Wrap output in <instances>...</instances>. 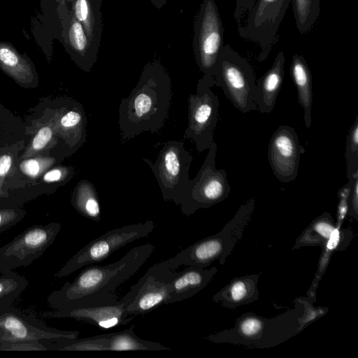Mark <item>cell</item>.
<instances>
[{
    "label": "cell",
    "mask_w": 358,
    "mask_h": 358,
    "mask_svg": "<svg viewBox=\"0 0 358 358\" xmlns=\"http://www.w3.org/2000/svg\"><path fill=\"white\" fill-rule=\"evenodd\" d=\"M155 246L146 243L130 250L118 261L104 265H88L72 282L53 291L47 302L53 309L109 305L119 301L117 288L145 263Z\"/></svg>",
    "instance_id": "obj_1"
},
{
    "label": "cell",
    "mask_w": 358,
    "mask_h": 358,
    "mask_svg": "<svg viewBox=\"0 0 358 358\" xmlns=\"http://www.w3.org/2000/svg\"><path fill=\"white\" fill-rule=\"evenodd\" d=\"M171 99L169 74L158 61L148 63L130 94L120 101L121 141L126 142L143 132H158L166 121Z\"/></svg>",
    "instance_id": "obj_2"
},
{
    "label": "cell",
    "mask_w": 358,
    "mask_h": 358,
    "mask_svg": "<svg viewBox=\"0 0 358 358\" xmlns=\"http://www.w3.org/2000/svg\"><path fill=\"white\" fill-rule=\"evenodd\" d=\"M255 205V199L250 198L239 207L220 231L199 240L174 257L153 265L147 272L162 279L180 266L207 268L215 261L224 264L251 221Z\"/></svg>",
    "instance_id": "obj_3"
},
{
    "label": "cell",
    "mask_w": 358,
    "mask_h": 358,
    "mask_svg": "<svg viewBox=\"0 0 358 358\" xmlns=\"http://www.w3.org/2000/svg\"><path fill=\"white\" fill-rule=\"evenodd\" d=\"M301 305L275 318H265L253 313L239 317L234 327L208 336L213 343H229L255 348L273 347L298 334L306 324Z\"/></svg>",
    "instance_id": "obj_4"
},
{
    "label": "cell",
    "mask_w": 358,
    "mask_h": 358,
    "mask_svg": "<svg viewBox=\"0 0 358 358\" xmlns=\"http://www.w3.org/2000/svg\"><path fill=\"white\" fill-rule=\"evenodd\" d=\"M79 334L48 327L12 306L0 308V350H48V341L75 339Z\"/></svg>",
    "instance_id": "obj_5"
},
{
    "label": "cell",
    "mask_w": 358,
    "mask_h": 358,
    "mask_svg": "<svg viewBox=\"0 0 358 358\" xmlns=\"http://www.w3.org/2000/svg\"><path fill=\"white\" fill-rule=\"evenodd\" d=\"M192 159L193 157L181 141L165 142L155 162L143 159L152 170L163 199L172 201L180 207L186 201L191 189L189 171Z\"/></svg>",
    "instance_id": "obj_6"
},
{
    "label": "cell",
    "mask_w": 358,
    "mask_h": 358,
    "mask_svg": "<svg viewBox=\"0 0 358 358\" xmlns=\"http://www.w3.org/2000/svg\"><path fill=\"white\" fill-rule=\"evenodd\" d=\"M215 85L239 111L257 110L255 103L256 79L252 66L229 45L223 46L214 75Z\"/></svg>",
    "instance_id": "obj_7"
},
{
    "label": "cell",
    "mask_w": 358,
    "mask_h": 358,
    "mask_svg": "<svg viewBox=\"0 0 358 358\" xmlns=\"http://www.w3.org/2000/svg\"><path fill=\"white\" fill-rule=\"evenodd\" d=\"M155 227L153 221L147 220L143 223L127 224L108 231L78 251L56 273L55 276L61 278L84 266L101 262L127 244L148 236Z\"/></svg>",
    "instance_id": "obj_8"
},
{
    "label": "cell",
    "mask_w": 358,
    "mask_h": 358,
    "mask_svg": "<svg viewBox=\"0 0 358 358\" xmlns=\"http://www.w3.org/2000/svg\"><path fill=\"white\" fill-rule=\"evenodd\" d=\"M213 77L203 75L196 85L195 94L188 100L187 127L185 138L192 141L199 152L209 148L214 141L213 134L219 117V99L212 91Z\"/></svg>",
    "instance_id": "obj_9"
},
{
    "label": "cell",
    "mask_w": 358,
    "mask_h": 358,
    "mask_svg": "<svg viewBox=\"0 0 358 358\" xmlns=\"http://www.w3.org/2000/svg\"><path fill=\"white\" fill-rule=\"evenodd\" d=\"M217 145L215 141L196 176L192 180L189 195L180 206L182 213L189 216L201 208H207L226 199L231 192L224 169L215 168Z\"/></svg>",
    "instance_id": "obj_10"
},
{
    "label": "cell",
    "mask_w": 358,
    "mask_h": 358,
    "mask_svg": "<svg viewBox=\"0 0 358 358\" xmlns=\"http://www.w3.org/2000/svg\"><path fill=\"white\" fill-rule=\"evenodd\" d=\"M291 0H256L251 13L238 31L243 38L260 47L259 62L268 57L276 40L280 24Z\"/></svg>",
    "instance_id": "obj_11"
},
{
    "label": "cell",
    "mask_w": 358,
    "mask_h": 358,
    "mask_svg": "<svg viewBox=\"0 0 358 358\" xmlns=\"http://www.w3.org/2000/svg\"><path fill=\"white\" fill-rule=\"evenodd\" d=\"M224 27L215 0H203L194 24V54L204 75L214 77L224 46Z\"/></svg>",
    "instance_id": "obj_12"
},
{
    "label": "cell",
    "mask_w": 358,
    "mask_h": 358,
    "mask_svg": "<svg viewBox=\"0 0 358 358\" xmlns=\"http://www.w3.org/2000/svg\"><path fill=\"white\" fill-rule=\"evenodd\" d=\"M59 222L32 226L0 248V273L31 264L53 243L61 230Z\"/></svg>",
    "instance_id": "obj_13"
},
{
    "label": "cell",
    "mask_w": 358,
    "mask_h": 358,
    "mask_svg": "<svg viewBox=\"0 0 358 358\" xmlns=\"http://www.w3.org/2000/svg\"><path fill=\"white\" fill-rule=\"evenodd\" d=\"M138 282L132 285L128 292L113 304L82 307L76 308L54 309L42 313L45 318H71L103 329L123 326L133 320L126 308L135 296Z\"/></svg>",
    "instance_id": "obj_14"
},
{
    "label": "cell",
    "mask_w": 358,
    "mask_h": 358,
    "mask_svg": "<svg viewBox=\"0 0 358 358\" xmlns=\"http://www.w3.org/2000/svg\"><path fill=\"white\" fill-rule=\"evenodd\" d=\"M304 152L305 148L292 127L282 124L278 127L268 143V159L278 180L289 182L296 178L300 157Z\"/></svg>",
    "instance_id": "obj_15"
},
{
    "label": "cell",
    "mask_w": 358,
    "mask_h": 358,
    "mask_svg": "<svg viewBox=\"0 0 358 358\" xmlns=\"http://www.w3.org/2000/svg\"><path fill=\"white\" fill-rule=\"evenodd\" d=\"M57 13L62 25V36L71 50L75 62L86 72L96 62L98 51L91 45L83 25L67 6H58Z\"/></svg>",
    "instance_id": "obj_16"
},
{
    "label": "cell",
    "mask_w": 358,
    "mask_h": 358,
    "mask_svg": "<svg viewBox=\"0 0 358 358\" xmlns=\"http://www.w3.org/2000/svg\"><path fill=\"white\" fill-rule=\"evenodd\" d=\"M217 268L189 266L180 271H172L163 281L170 282L171 292L169 303L180 302L194 296L205 288L217 273Z\"/></svg>",
    "instance_id": "obj_17"
},
{
    "label": "cell",
    "mask_w": 358,
    "mask_h": 358,
    "mask_svg": "<svg viewBox=\"0 0 358 358\" xmlns=\"http://www.w3.org/2000/svg\"><path fill=\"white\" fill-rule=\"evenodd\" d=\"M138 282V291L126 308L129 315H145L169 303L171 292L170 282L161 280L147 271Z\"/></svg>",
    "instance_id": "obj_18"
},
{
    "label": "cell",
    "mask_w": 358,
    "mask_h": 358,
    "mask_svg": "<svg viewBox=\"0 0 358 358\" xmlns=\"http://www.w3.org/2000/svg\"><path fill=\"white\" fill-rule=\"evenodd\" d=\"M55 126L57 134L73 152L81 147L87 138V117L81 103L71 101L57 115Z\"/></svg>",
    "instance_id": "obj_19"
},
{
    "label": "cell",
    "mask_w": 358,
    "mask_h": 358,
    "mask_svg": "<svg viewBox=\"0 0 358 358\" xmlns=\"http://www.w3.org/2000/svg\"><path fill=\"white\" fill-rule=\"evenodd\" d=\"M283 51L276 55L271 68L256 81L255 103L262 113H271L276 103L285 74Z\"/></svg>",
    "instance_id": "obj_20"
},
{
    "label": "cell",
    "mask_w": 358,
    "mask_h": 358,
    "mask_svg": "<svg viewBox=\"0 0 358 358\" xmlns=\"http://www.w3.org/2000/svg\"><path fill=\"white\" fill-rule=\"evenodd\" d=\"M260 274L246 275L233 278L213 296L214 302L224 308L234 309L259 299L258 282Z\"/></svg>",
    "instance_id": "obj_21"
},
{
    "label": "cell",
    "mask_w": 358,
    "mask_h": 358,
    "mask_svg": "<svg viewBox=\"0 0 358 358\" xmlns=\"http://www.w3.org/2000/svg\"><path fill=\"white\" fill-rule=\"evenodd\" d=\"M0 69L21 85H30L37 78L29 57L21 55L8 42L0 41Z\"/></svg>",
    "instance_id": "obj_22"
},
{
    "label": "cell",
    "mask_w": 358,
    "mask_h": 358,
    "mask_svg": "<svg viewBox=\"0 0 358 358\" xmlns=\"http://www.w3.org/2000/svg\"><path fill=\"white\" fill-rule=\"evenodd\" d=\"M71 3V11L83 25L87 36L93 46L99 51L103 31L101 0H66Z\"/></svg>",
    "instance_id": "obj_23"
},
{
    "label": "cell",
    "mask_w": 358,
    "mask_h": 358,
    "mask_svg": "<svg viewBox=\"0 0 358 358\" xmlns=\"http://www.w3.org/2000/svg\"><path fill=\"white\" fill-rule=\"evenodd\" d=\"M289 73L296 89L298 102L303 109L306 127L310 129L313 99V79L308 65L302 55H293Z\"/></svg>",
    "instance_id": "obj_24"
},
{
    "label": "cell",
    "mask_w": 358,
    "mask_h": 358,
    "mask_svg": "<svg viewBox=\"0 0 358 358\" xmlns=\"http://www.w3.org/2000/svg\"><path fill=\"white\" fill-rule=\"evenodd\" d=\"M74 209L81 215L95 222L101 220V208L94 185L87 180H80L75 187L71 199Z\"/></svg>",
    "instance_id": "obj_25"
},
{
    "label": "cell",
    "mask_w": 358,
    "mask_h": 358,
    "mask_svg": "<svg viewBox=\"0 0 358 358\" xmlns=\"http://www.w3.org/2000/svg\"><path fill=\"white\" fill-rule=\"evenodd\" d=\"M336 227V222L328 212L315 218L296 238L292 250L306 246L323 247Z\"/></svg>",
    "instance_id": "obj_26"
},
{
    "label": "cell",
    "mask_w": 358,
    "mask_h": 358,
    "mask_svg": "<svg viewBox=\"0 0 358 358\" xmlns=\"http://www.w3.org/2000/svg\"><path fill=\"white\" fill-rule=\"evenodd\" d=\"M134 325L118 332L108 334V351H159L170 350L158 342L140 338L134 331Z\"/></svg>",
    "instance_id": "obj_27"
},
{
    "label": "cell",
    "mask_w": 358,
    "mask_h": 358,
    "mask_svg": "<svg viewBox=\"0 0 358 358\" xmlns=\"http://www.w3.org/2000/svg\"><path fill=\"white\" fill-rule=\"evenodd\" d=\"M108 334L83 338L49 341L48 350L108 351Z\"/></svg>",
    "instance_id": "obj_28"
},
{
    "label": "cell",
    "mask_w": 358,
    "mask_h": 358,
    "mask_svg": "<svg viewBox=\"0 0 358 358\" xmlns=\"http://www.w3.org/2000/svg\"><path fill=\"white\" fill-rule=\"evenodd\" d=\"M0 308L10 306L27 287L25 277L13 271L0 273Z\"/></svg>",
    "instance_id": "obj_29"
},
{
    "label": "cell",
    "mask_w": 358,
    "mask_h": 358,
    "mask_svg": "<svg viewBox=\"0 0 358 358\" xmlns=\"http://www.w3.org/2000/svg\"><path fill=\"white\" fill-rule=\"evenodd\" d=\"M297 29L307 34L315 24L320 13V0H291Z\"/></svg>",
    "instance_id": "obj_30"
},
{
    "label": "cell",
    "mask_w": 358,
    "mask_h": 358,
    "mask_svg": "<svg viewBox=\"0 0 358 358\" xmlns=\"http://www.w3.org/2000/svg\"><path fill=\"white\" fill-rule=\"evenodd\" d=\"M345 160L347 178L358 171V115L350 127L346 139Z\"/></svg>",
    "instance_id": "obj_31"
},
{
    "label": "cell",
    "mask_w": 358,
    "mask_h": 358,
    "mask_svg": "<svg viewBox=\"0 0 358 358\" xmlns=\"http://www.w3.org/2000/svg\"><path fill=\"white\" fill-rule=\"evenodd\" d=\"M56 162L54 157H34L24 159L20 164L21 171L26 176L36 178Z\"/></svg>",
    "instance_id": "obj_32"
},
{
    "label": "cell",
    "mask_w": 358,
    "mask_h": 358,
    "mask_svg": "<svg viewBox=\"0 0 358 358\" xmlns=\"http://www.w3.org/2000/svg\"><path fill=\"white\" fill-rule=\"evenodd\" d=\"M54 138L52 124L41 127L33 138L22 157H30L43 150Z\"/></svg>",
    "instance_id": "obj_33"
},
{
    "label": "cell",
    "mask_w": 358,
    "mask_h": 358,
    "mask_svg": "<svg viewBox=\"0 0 358 358\" xmlns=\"http://www.w3.org/2000/svg\"><path fill=\"white\" fill-rule=\"evenodd\" d=\"M25 214L24 210L18 208H0V234L19 222Z\"/></svg>",
    "instance_id": "obj_34"
},
{
    "label": "cell",
    "mask_w": 358,
    "mask_h": 358,
    "mask_svg": "<svg viewBox=\"0 0 358 358\" xmlns=\"http://www.w3.org/2000/svg\"><path fill=\"white\" fill-rule=\"evenodd\" d=\"M74 173L71 166H59L53 168L43 176V180L48 183L64 182L71 179Z\"/></svg>",
    "instance_id": "obj_35"
},
{
    "label": "cell",
    "mask_w": 358,
    "mask_h": 358,
    "mask_svg": "<svg viewBox=\"0 0 358 358\" xmlns=\"http://www.w3.org/2000/svg\"><path fill=\"white\" fill-rule=\"evenodd\" d=\"M352 178L348 179V182L341 187L338 192V222L336 227H340L341 220L348 213V196L350 192Z\"/></svg>",
    "instance_id": "obj_36"
},
{
    "label": "cell",
    "mask_w": 358,
    "mask_h": 358,
    "mask_svg": "<svg viewBox=\"0 0 358 358\" xmlns=\"http://www.w3.org/2000/svg\"><path fill=\"white\" fill-rule=\"evenodd\" d=\"M352 178L350 192L348 196V214L357 219L358 214V171L348 179Z\"/></svg>",
    "instance_id": "obj_37"
},
{
    "label": "cell",
    "mask_w": 358,
    "mask_h": 358,
    "mask_svg": "<svg viewBox=\"0 0 358 358\" xmlns=\"http://www.w3.org/2000/svg\"><path fill=\"white\" fill-rule=\"evenodd\" d=\"M256 0H236L234 17L238 27L243 23L244 18L251 13Z\"/></svg>",
    "instance_id": "obj_38"
},
{
    "label": "cell",
    "mask_w": 358,
    "mask_h": 358,
    "mask_svg": "<svg viewBox=\"0 0 358 358\" xmlns=\"http://www.w3.org/2000/svg\"><path fill=\"white\" fill-rule=\"evenodd\" d=\"M13 164V157L9 155H3L0 157V198L7 196L2 190V185Z\"/></svg>",
    "instance_id": "obj_39"
},
{
    "label": "cell",
    "mask_w": 358,
    "mask_h": 358,
    "mask_svg": "<svg viewBox=\"0 0 358 358\" xmlns=\"http://www.w3.org/2000/svg\"><path fill=\"white\" fill-rule=\"evenodd\" d=\"M152 3L157 8H162L166 2V0H150Z\"/></svg>",
    "instance_id": "obj_40"
},
{
    "label": "cell",
    "mask_w": 358,
    "mask_h": 358,
    "mask_svg": "<svg viewBox=\"0 0 358 358\" xmlns=\"http://www.w3.org/2000/svg\"><path fill=\"white\" fill-rule=\"evenodd\" d=\"M57 3L58 6H67L66 5V0H55Z\"/></svg>",
    "instance_id": "obj_41"
}]
</instances>
